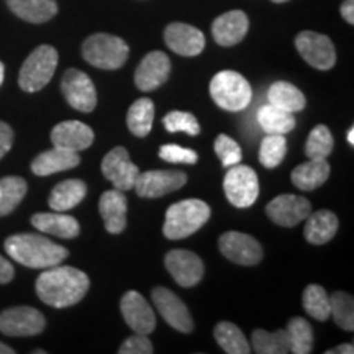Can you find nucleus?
<instances>
[{
  "label": "nucleus",
  "instance_id": "nucleus-36",
  "mask_svg": "<svg viewBox=\"0 0 354 354\" xmlns=\"http://www.w3.org/2000/svg\"><path fill=\"white\" fill-rule=\"evenodd\" d=\"M304 310L318 322H326L330 318V295L322 286L312 284L304 290Z\"/></svg>",
  "mask_w": 354,
  "mask_h": 354
},
{
  "label": "nucleus",
  "instance_id": "nucleus-21",
  "mask_svg": "<svg viewBox=\"0 0 354 354\" xmlns=\"http://www.w3.org/2000/svg\"><path fill=\"white\" fill-rule=\"evenodd\" d=\"M250 20L241 10H232L216 17L212 25V35L220 46H234L246 37Z\"/></svg>",
  "mask_w": 354,
  "mask_h": 354
},
{
  "label": "nucleus",
  "instance_id": "nucleus-47",
  "mask_svg": "<svg viewBox=\"0 0 354 354\" xmlns=\"http://www.w3.org/2000/svg\"><path fill=\"white\" fill-rule=\"evenodd\" d=\"M354 353V346L351 343L349 344H339L335 349H328L326 354H353Z\"/></svg>",
  "mask_w": 354,
  "mask_h": 354
},
{
  "label": "nucleus",
  "instance_id": "nucleus-51",
  "mask_svg": "<svg viewBox=\"0 0 354 354\" xmlns=\"http://www.w3.org/2000/svg\"><path fill=\"white\" fill-rule=\"evenodd\" d=\"M272 2H276V3H284V2H289V0H272Z\"/></svg>",
  "mask_w": 354,
  "mask_h": 354
},
{
  "label": "nucleus",
  "instance_id": "nucleus-17",
  "mask_svg": "<svg viewBox=\"0 0 354 354\" xmlns=\"http://www.w3.org/2000/svg\"><path fill=\"white\" fill-rule=\"evenodd\" d=\"M165 264L174 281L183 287H194L203 277V263L196 253L187 250H172L166 254Z\"/></svg>",
  "mask_w": 354,
  "mask_h": 354
},
{
  "label": "nucleus",
  "instance_id": "nucleus-32",
  "mask_svg": "<svg viewBox=\"0 0 354 354\" xmlns=\"http://www.w3.org/2000/svg\"><path fill=\"white\" fill-rule=\"evenodd\" d=\"M154 104L151 99H138L128 110L127 123L130 131L138 138H145L153 128Z\"/></svg>",
  "mask_w": 354,
  "mask_h": 354
},
{
  "label": "nucleus",
  "instance_id": "nucleus-30",
  "mask_svg": "<svg viewBox=\"0 0 354 354\" xmlns=\"http://www.w3.org/2000/svg\"><path fill=\"white\" fill-rule=\"evenodd\" d=\"M258 123L268 135H286L294 130L295 117L294 113L268 104L259 109Z\"/></svg>",
  "mask_w": 354,
  "mask_h": 354
},
{
  "label": "nucleus",
  "instance_id": "nucleus-42",
  "mask_svg": "<svg viewBox=\"0 0 354 354\" xmlns=\"http://www.w3.org/2000/svg\"><path fill=\"white\" fill-rule=\"evenodd\" d=\"M159 158L167 162H184V165H196L197 153L194 149L183 148L177 145H165L159 148Z\"/></svg>",
  "mask_w": 354,
  "mask_h": 354
},
{
  "label": "nucleus",
  "instance_id": "nucleus-31",
  "mask_svg": "<svg viewBox=\"0 0 354 354\" xmlns=\"http://www.w3.org/2000/svg\"><path fill=\"white\" fill-rule=\"evenodd\" d=\"M26 180L19 176H7L0 179V216L12 214L26 196Z\"/></svg>",
  "mask_w": 354,
  "mask_h": 354
},
{
  "label": "nucleus",
  "instance_id": "nucleus-34",
  "mask_svg": "<svg viewBox=\"0 0 354 354\" xmlns=\"http://www.w3.org/2000/svg\"><path fill=\"white\" fill-rule=\"evenodd\" d=\"M253 349L259 354H287L290 353L289 335L286 330L269 333L266 330H254L251 335Z\"/></svg>",
  "mask_w": 354,
  "mask_h": 354
},
{
  "label": "nucleus",
  "instance_id": "nucleus-19",
  "mask_svg": "<svg viewBox=\"0 0 354 354\" xmlns=\"http://www.w3.org/2000/svg\"><path fill=\"white\" fill-rule=\"evenodd\" d=\"M165 41L171 51L180 56H197L205 48V37L201 30L187 24H171L165 30Z\"/></svg>",
  "mask_w": 354,
  "mask_h": 354
},
{
  "label": "nucleus",
  "instance_id": "nucleus-26",
  "mask_svg": "<svg viewBox=\"0 0 354 354\" xmlns=\"http://www.w3.org/2000/svg\"><path fill=\"white\" fill-rule=\"evenodd\" d=\"M305 220V240L312 245H325L338 232V216L330 210H318L315 214L310 212Z\"/></svg>",
  "mask_w": 354,
  "mask_h": 354
},
{
  "label": "nucleus",
  "instance_id": "nucleus-1",
  "mask_svg": "<svg viewBox=\"0 0 354 354\" xmlns=\"http://www.w3.org/2000/svg\"><path fill=\"white\" fill-rule=\"evenodd\" d=\"M88 276L73 266H53L37 279V294L43 304L55 308L73 307L86 297Z\"/></svg>",
  "mask_w": 354,
  "mask_h": 354
},
{
  "label": "nucleus",
  "instance_id": "nucleus-39",
  "mask_svg": "<svg viewBox=\"0 0 354 354\" xmlns=\"http://www.w3.org/2000/svg\"><path fill=\"white\" fill-rule=\"evenodd\" d=\"M287 143L284 135H268L259 148V161L264 167H276L284 161Z\"/></svg>",
  "mask_w": 354,
  "mask_h": 354
},
{
  "label": "nucleus",
  "instance_id": "nucleus-52",
  "mask_svg": "<svg viewBox=\"0 0 354 354\" xmlns=\"http://www.w3.org/2000/svg\"><path fill=\"white\" fill-rule=\"evenodd\" d=\"M33 353H38V354H44L46 351H43V349H37V351H33Z\"/></svg>",
  "mask_w": 354,
  "mask_h": 354
},
{
  "label": "nucleus",
  "instance_id": "nucleus-16",
  "mask_svg": "<svg viewBox=\"0 0 354 354\" xmlns=\"http://www.w3.org/2000/svg\"><path fill=\"white\" fill-rule=\"evenodd\" d=\"M122 315L127 325L140 335H149L156 328V315H154L151 305L140 292L130 290L120 300Z\"/></svg>",
  "mask_w": 354,
  "mask_h": 354
},
{
  "label": "nucleus",
  "instance_id": "nucleus-7",
  "mask_svg": "<svg viewBox=\"0 0 354 354\" xmlns=\"http://www.w3.org/2000/svg\"><path fill=\"white\" fill-rule=\"evenodd\" d=\"M223 190L232 205L238 209L251 207L259 196L258 174L251 167L238 162V165L228 167L223 180Z\"/></svg>",
  "mask_w": 354,
  "mask_h": 354
},
{
  "label": "nucleus",
  "instance_id": "nucleus-13",
  "mask_svg": "<svg viewBox=\"0 0 354 354\" xmlns=\"http://www.w3.org/2000/svg\"><path fill=\"white\" fill-rule=\"evenodd\" d=\"M102 172H104L105 179L115 185V189L127 192L135 187L140 169L131 162L127 149L123 146H117L102 161Z\"/></svg>",
  "mask_w": 354,
  "mask_h": 354
},
{
  "label": "nucleus",
  "instance_id": "nucleus-12",
  "mask_svg": "<svg viewBox=\"0 0 354 354\" xmlns=\"http://www.w3.org/2000/svg\"><path fill=\"white\" fill-rule=\"evenodd\" d=\"M187 183V174L183 171H146L136 177L135 189L140 197L158 198L174 192Z\"/></svg>",
  "mask_w": 354,
  "mask_h": 354
},
{
  "label": "nucleus",
  "instance_id": "nucleus-33",
  "mask_svg": "<svg viewBox=\"0 0 354 354\" xmlns=\"http://www.w3.org/2000/svg\"><path fill=\"white\" fill-rule=\"evenodd\" d=\"M216 343L228 354H250L251 346L236 325L230 322H220L214 330Z\"/></svg>",
  "mask_w": 354,
  "mask_h": 354
},
{
  "label": "nucleus",
  "instance_id": "nucleus-45",
  "mask_svg": "<svg viewBox=\"0 0 354 354\" xmlns=\"http://www.w3.org/2000/svg\"><path fill=\"white\" fill-rule=\"evenodd\" d=\"M15 276L13 266L3 256H0V284H8Z\"/></svg>",
  "mask_w": 354,
  "mask_h": 354
},
{
  "label": "nucleus",
  "instance_id": "nucleus-23",
  "mask_svg": "<svg viewBox=\"0 0 354 354\" xmlns=\"http://www.w3.org/2000/svg\"><path fill=\"white\" fill-rule=\"evenodd\" d=\"M79 162H81V158H79L77 153L53 146V149L43 151L33 159L32 171L33 174L44 177L61 171L74 169V167L79 166Z\"/></svg>",
  "mask_w": 354,
  "mask_h": 354
},
{
  "label": "nucleus",
  "instance_id": "nucleus-24",
  "mask_svg": "<svg viewBox=\"0 0 354 354\" xmlns=\"http://www.w3.org/2000/svg\"><path fill=\"white\" fill-rule=\"evenodd\" d=\"M32 225L41 233L53 234V236L73 240L81 233V225L71 215H64L63 212L55 214H35L32 216Z\"/></svg>",
  "mask_w": 354,
  "mask_h": 354
},
{
  "label": "nucleus",
  "instance_id": "nucleus-6",
  "mask_svg": "<svg viewBox=\"0 0 354 354\" xmlns=\"http://www.w3.org/2000/svg\"><path fill=\"white\" fill-rule=\"evenodd\" d=\"M57 56L56 48L50 44H41L35 50L32 55L25 59L24 66L20 69L19 86L25 92H38L44 86H48L55 76L57 68Z\"/></svg>",
  "mask_w": 354,
  "mask_h": 354
},
{
  "label": "nucleus",
  "instance_id": "nucleus-43",
  "mask_svg": "<svg viewBox=\"0 0 354 354\" xmlns=\"http://www.w3.org/2000/svg\"><path fill=\"white\" fill-rule=\"evenodd\" d=\"M154 351L151 339L148 335H133L130 338L125 339L123 344L118 349L120 354H151Z\"/></svg>",
  "mask_w": 354,
  "mask_h": 354
},
{
  "label": "nucleus",
  "instance_id": "nucleus-10",
  "mask_svg": "<svg viewBox=\"0 0 354 354\" xmlns=\"http://www.w3.org/2000/svg\"><path fill=\"white\" fill-rule=\"evenodd\" d=\"M46 328V318L33 307H12L0 313V331L7 336H35Z\"/></svg>",
  "mask_w": 354,
  "mask_h": 354
},
{
  "label": "nucleus",
  "instance_id": "nucleus-5",
  "mask_svg": "<svg viewBox=\"0 0 354 354\" xmlns=\"http://www.w3.org/2000/svg\"><path fill=\"white\" fill-rule=\"evenodd\" d=\"M128 44L109 33H95L82 44V56L88 64L99 69H120L128 59Z\"/></svg>",
  "mask_w": 354,
  "mask_h": 354
},
{
  "label": "nucleus",
  "instance_id": "nucleus-15",
  "mask_svg": "<svg viewBox=\"0 0 354 354\" xmlns=\"http://www.w3.org/2000/svg\"><path fill=\"white\" fill-rule=\"evenodd\" d=\"M153 302L156 305L158 312L165 318L167 325L180 331V333H190L194 330V322L190 317L189 308L174 292L166 287H156L151 294Z\"/></svg>",
  "mask_w": 354,
  "mask_h": 354
},
{
  "label": "nucleus",
  "instance_id": "nucleus-46",
  "mask_svg": "<svg viewBox=\"0 0 354 354\" xmlns=\"http://www.w3.org/2000/svg\"><path fill=\"white\" fill-rule=\"evenodd\" d=\"M342 17L349 25L354 24V0H344L342 3Z\"/></svg>",
  "mask_w": 354,
  "mask_h": 354
},
{
  "label": "nucleus",
  "instance_id": "nucleus-37",
  "mask_svg": "<svg viewBox=\"0 0 354 354\" xmlns=\"http://www.w3.org/2000/svg\"><path fill=\"white\" fill-rule=\"evenodd\" d=\"M330 317L339 328L354 330V300L346 292H335L330 295Z\"/></svg>",
  "mask_w": 354,
  "mask_h": 354
},
{
  "label": "nucleus",
  "instance_id": "nucleus-20",
  "mask_svg": "<svg viewBox=\"0 0 354 354\" xmlns=\"http://www.w3.org/2000/svg\"><path fill=\"white\" fill-rule=\"evenodd\" d=\"M51 143L56 148L68 149V151H84L94 143V131L82 122H61L53 128Z\"/></svg>",
  "mask_w": 354,
  "mask_h": 354
},
{
  "label": "nucleus",
  "instance_id": "nucleus-29",
  "mask_svg": "<svg viewBox=\"0 0 354 354\" xmlns=\"http://www.w3.org/2000/svg\"><path fill=\"white\" fill-rule=\"evenodd\" d=\"M269 104L274 107H279L286 112L295 113L305 109V95L297 87L289 82L279 81L274 82L268 91Z\"/></svg>",
  "mask_w": 354,
  "mask_h": 354
},
{
  "label": "nucleus",
  "instance_id": "nucleus-11",
  "mask_svg": "<svg viewBox=\"0 0 354 354\" xmlns=\"http://www.w3.org/2000/svg\"><path fill=\"white\" fill-rule=\"evenodd\" d=\"M220 251L225 258L240 266H256L263 261V248L253 236L240 232L221 234L218 241Z\"/></svg>",
  "mask_w": 354,
  "mask_h": 354
},
{
  "label": "nucleus",
  "instance_id": "nucleus-35",
  "mask_svg": "<svg viewBox=\"0 0 354 354\" xmlns=\"http://www.w3.org/2000/svg\"><path fill=\"white\" fill-rule=\"evenodd\" d=\"M287 335L290 342V353L308 354L313 349V331L308 322L302 317L290 318L287 323Z\"/></svg>",
  "mask_w": 354,
  "mask_h": 354
},
{
  "label": "nucleus",
  "instance_id": "nucleus-18",
  "mask_svg": "<svg viewBox=\"0 0 354 354\" xmlns=\"http://www.w3.org/2000/svg\"><path fill=\"white\" fill-rule=\"evenodd\" d=\"M171 74V61L162 51L148 53L135 73V84L140 91L151 92L161 87Z\"/></svg>",
  "mask_w": 354,
  "mask_h": 354
},
{
  "label": "nucleus",
  "instance_id": "nucleus-25",
  "mask_svg": "<svg viewBox=\"0 0 354 354\" xmlns=\"http://www.w3.org/2000/svg\"><path fill=\"white\" fill-rule=\"evenodd\" d=\"M330 177V165L326 158L308 159L292 171V184L300 190H315L322 187Z\"/></svg>",
  "mask_w": 354,
  "mask_h": 354
},
{
  "label": "nucleus",
  "instance_id": "nucleus-9",
  "mask_svg": "<svg viewBox=\"0 0 354 354\" xmlns=\"http://www.w3.org/2000/svg\"><path fill=\"white\" fill-rule=\"evenodd\" d=\"M64 99L73 109L91 113L97 105V91L92 79L79 69H68L61 81Z\"/></svg>",
  "mask_w": 354,
  "mask_h": 354
},
{
  "label": "nucleus",
  "instance_id": "nucleus-40",
  "mask_svg": "<svg viewBox=\"0 0 354 354\" xmlns=\"http://www.w3.org/2000/svg\"><path fill=\"white\" fill-rule=\"evenodd\" d=\"M162 125L169 133L184 131L190 136H197L201 133V125L197 118L189 112H180V110H172L162 118Z\"/></svg>",
  "mask_w": 354,
  "mask_h": 354
},
{
  "label": "nucleus",
  "instance_id": "nucleus-3",
  "mask_svg": "<svg viewBox=\"0 0 354 354\" xmlns=\"http://www.w3.org/2000/svg\"><path fill=\"white\" fill-rule=\"evenodd\" d=\"M210 214V207L198 198L172 203L166 212L162 233L169 240H183L198 232L209 221Z\"/></svg>",
  "mask_w": 354,
  "mask_h": 354
},
{
  "label": "nucleus",
  "instance_id": "nucleus-49",
  "mask_svg": "<svg viewBox=\"0 0 354 354\" xmlns=\"http://www.w3.org/2000/svg\"><path fill=\"white\" fill-rule=\"evenodd\" d=\"M3 77H6V66H3L2 61H0V86H2Z\"/></svg>",
  "mask_w": 354,
  "mask_h": 354
},
{
  "label": "nucleus",
  "instance_id": "nucleus-22",
  "mask_svg": "<svg viewBox=\"0 0 354 354\" xmlns=\"http://www.w3.org/2000/svg\"><path fill=\"white\" fill-rule=\"evenodd\" d=\"M127 197L125 192L115 189L102 194L99 210L104 218L105 230L112 234L122 233L127 227Z\"/></svg>",
  "mask_w": 354,
  "mask_h": 354
},
{
  "label": "nucleus",
  "instance_id": "nucleus-50",
  "mask_svg": "<svg viewBox=\"0 0 354 354\" xmlns=\"http://www.w3.org/2000/svg\"><path fill=\"white\" fill-rule=\"evenodd\" d=\"M348 141H349V145H354V128L353 127L349 128V131H348Z\"/></svg>",
  "mask_w": 354,
  "mask_h": 354
},
{
  "label": "nucleus",
  "instance_id": "nucleus-8",
  "mask_svg": "<svg viewBox=\"0 0 354 354\" xmlns=\"http://www.w3.org/2000/svg\"><path fill=\"white\" fill-rule=\"evenodd\" d=\"M295 48L305 63L320 71H328L336 63L335 44L326 35L317 32H302L295 38Z\"/></svg>",
  "mask_w": 354,
  "mask_h": 354
},
{
  "label": "nucleus",
  "instance_id": "nucleus-2",
  "mask_svg": "<svg viewBox=\"0 0 354 354\" xmlns=\"http://www.w3.org/2000/svg\"><path fill=\"white\" fill-rule=\"evenodd\" d=\"M7 254L17 263L32 269H48L61 264L69 256L64 246L48 240L41 234L21 233L8 236L3 243Z\"/></svg>",
  "mask_w": 354,
  "mask_h": 354
},
{
  "label": "nucleus",
  "instance_id": "nucleus-4",
  "mask_svg": "<svg viewBox=\"0 0 354 354\" xmlns=\"http://www.w3.org/2000/svg\"><path fill=\"white\" fill-rule=\"evenodd\" d=\"M210 95L220 109L227 112H240L250 105L253 88L236 71H221L212 79Z\"/></svg>",
  "mask_w": 354,
  "mask_h": 354
},
{
  "label": "nucleus",
  "instance_id": "nucleus-48",
  "mask_svg": "<svg viewBox=\"0 0 354 354\" xmlns=\"http://www.w3.org/2000/svg\"><path fill=\"white\" fill-rule=\"evenodd\" d=\"M13 353H15V351H13L10 346H7L6 343L0 342V354H13Z\"/></svg>",
  "mask_w": 354,
  "mask_h": 354
},
{
  "label": "nucleus",
  "instance_id": "nucleus-38",
  "mask_svg": "<svg viewBox=\"0 0 354 354\" xmlns=\"http://www.w3.org/2000/svg\"><path fill=\"white\" fill-rule=\"evenodd\" d=\"M333 135L326 125H317L310 131L307 143H305V154L308 159L326 158L333 151Z\"/></svg>",
  "mask_w": 354,
  "mask_h": 354
},
{
  "label": "nucleus",
  "instance_id": "nucleus-28",
  "mask_svg": "<svg viewBox=\"0 0 354 354\" xmlns=\"http://www.w3.org/2000/svg\"><path fill=\"white\" fill-rule=\"evenodd\" d=\"M10 10L30 24H44L57 13L56 0H7Z\"/></svg>",
  "mask_w": 354,
  "mask_h": 354
},
{
  "label": "nucleus",
  "instance_id": "nucleus-27",
  "mask_svg": "<svg viewBox=\"0 0 354 354\" xmlns=\"http://www.w3.org/2000/svg\"><path fill=\"white\" fill-rule=\"evenodd\" d=\"M87 194V185L81 179H68L55 185L51 190L50 203L51 210L55 212H68L84 201Z\"/></svg>",
  "mask_w": 354,
  "mask_h": 354
},
{
  "label": "nucleus",
  "instance_id": "nucleus-41",
  "mask_svg": "<svg viewBox=\"0 0 354 354\" xmlns=\"http://www.w3.org/2000/svg\"><path fill=\"white\" fill-rule=\"evenodd\" d=\"M215 153L220 158L221 165L225 167H232L241 162V148L236 141L227 135H218L215 140Z\"/></svg>",
  "mask_w": 354,
  "mask_h": 354
},
{
  "label": "nucleus",
  "instance_id": "nucleus-44",
  "mask_svg": "<svg viewBox=\"0 0 354 354\" xmlns=\"http://www.w3.org/2000/svg\"><path fill=\"white\" fill-rule=\"evenodd\" d=\"M13 145V130L6 122H0V159L10 151Z\"/></svg>",
  "mask_w": 354,
  "mask_h": 354
},
{
  "label": "nucleus",
  "instance_id": "nucleus-14",
  "mask_svg": "<svg viewBox=\"0 0 354 354\" xmlns=\"http://www.w3.org/2000/svg\"><path fill=\"white\" fill-rule=\"evenodd\" d=\"M312 212V203L305 197L284 194L266 205V214L279 227H295L304 221Z\"/></svg>",
  "mask_w": 354,
  "mask_h": 354
}]
</instances>
